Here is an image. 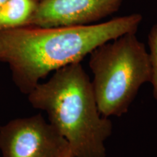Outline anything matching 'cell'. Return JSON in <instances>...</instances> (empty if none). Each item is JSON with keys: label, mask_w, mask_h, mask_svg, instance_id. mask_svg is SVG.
Returning <instances> with one entry per match:
<instances>
[{"label": "cell", "mask_w": 157, "mask_h": 157, "mask_svg": "<svg viewBox=\"0 0 157 157\" xmlns=\"http://www.w3.org/2000/svg\"><path fill=\"white\" fill-rule=\"evenodd\" d=\"M142 20V15L135 13L90 25H27L2 31L0 62L9 65L16 87L28 95L50 72L81 63L100 45L137 32Z\"/></svg>", "instance_id": "1"}, {"label": "cell", "mask_w": 157, "mask_h": 157, "mask_svg": "<svg viewBox=\"0 0 157 157\" xmlns=\"http://www.w3.org/2000/svg\"><path fill=\"white\" fill-rule=\"evenodd\" d=\"M27 95L33 108L46 112L74 157H106L105 143L113 124L100 112L91 79L81 63L56 70Z\"/></svg>", "instance_id": "2"}, {"label": "cell", "mask_w": 157, "mask_h": 157, "mask_svg": "<svg viewBox=\"0 0 157 157\" xmlns=\"http://www.w3.org/2000/svg\"><path fill=\"white\" fill-rule=\"evenodd\" d=\"M89 66L94 94L103 117L125 114L141 87L150 83L149 53L136 32L100 45L90 54Z\"/></svg>", "instance_id": "3"}, {"label": "cell", "mask_w": 157, "mask_h": 157, "mask_svg": "<svg viewBox=\"0 0 157 157\" xmlns=\"http://www.w3.org/2000/svg\"><path fill=\"white\" fill-rule=\"evenodd\" d=\"M0 151L2 157H74L66 139L40 113L0 127Z\"/></svg>", "instance_id": "4"}, {"label": "cell", "mask_w": 157, "mask_h": 157, "mask_svg": "<svg viewBox=\"0 0 157 157\" xmlns=\"http://www.w3.org/2000/svg\"><path fill=\"white\" fill-rule=\"evenodd\" d=\"M124 0H41L29 25L52 28L94 24L119 10Z\"/></svg>", "instance_id": "5"}, {"label": "cell", "mask_w": 157, "mask_h": 157, "mask_svg": "<svg viewBox=\"0 0 157 157\" xmlns=\"http://www.w3.org/2000/svg\"><path fill=\"white\" fill-rule=\"evenodd\" d=\"M37 0H7L0 5V31L29 25Z\"/></svg>", "instance_id": "6"}, {"label": "cell", "mask_w": 157, "mask_h": 157, "mask_svg": "<svg viewBox=\"0 0 157 157\" xmlns=\"http://www.w3.org/2000/svg\"><path fill=\"white\" fill-rule=\"evenodd\" d=\"M149 58L151 63V80L153 97L157 101V23L151 29L148 35Z\"/></svg>", "instance_id": "7"}, {"label": "cell", "mask_w": 157, "mask_h": 157, "mask_svg": "<svg viewBox=\"0 0 157 157\" xmlns=\"http://www.w3.org/2000/svg\"><path fill=\"white\" fill-rule=\"evenodd\" d=\"M6 1H7V0H0V5H2V4H3L4 2H5Z\"/></svg>", "instance_id": "8"}, {"label": "cell", "mask_w": 157, "mask_h": 157, "mask_svg": "<svg viewBox=\"0 0 157 157\" xmlns=\"http://www.w3.org/2000/svg\"><path fill=\"white\" fill-rule=\"evenodd\" d=\"M37 1H39H39H41V0H37Z\"/></svg>", "instance_id": "9"}]
</instances>
